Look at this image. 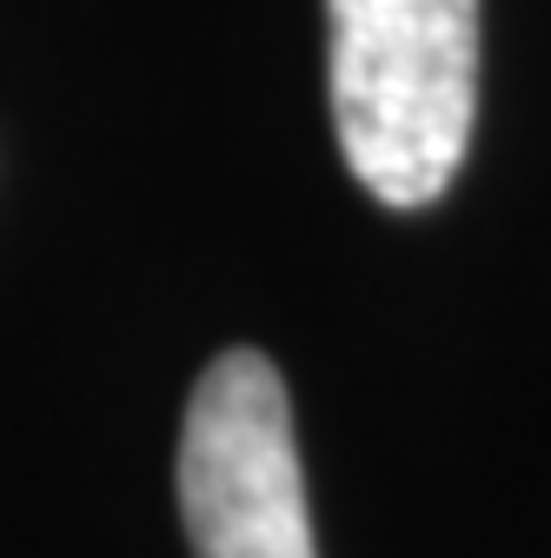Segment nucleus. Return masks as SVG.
<instances>
[{
  "instance_id": "nucleus-2",
  "label": "nucleus",
  "mask_w": 551,
  "mask_h": 558,
  "mask_svg": "<svg viewBox=\"0 0 551 558\" xmlns=\"http://www.w3.org/2000/svg\"><path fill=\"white\" fill-rule=\"evenodd\" d=\"M180 519L193 558H319L293 399L280 366L253 345L220 353L186 399Z\"/></svg>"
},
{
  "instance_id": "nucleus-1",
  "label": "nucleus",
  "mask_w": 551,
  "mask_h": 558,
  "mask_svg": "<svg viewBox=\"0 0 551 558\" xmlns=\"http://www.w3.org/2000/svg\"><path fill=\"white\" fill-rule=\"evenodd\" d=\"M339 154L379 206H432L478 120V0H326Z\"/></svg>"
}]
</instances>
